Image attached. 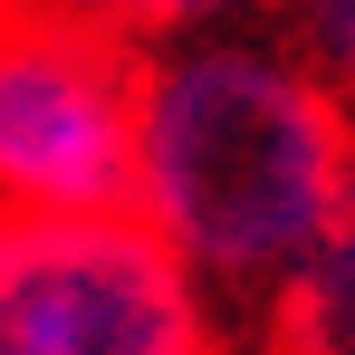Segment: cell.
Returning a JSON list of instances; mask_svg holds the SVG:
<instances>
[{
	"label": "cell",
	"instance_id": "obj_5",
	"mask_svg": "<svg viewBox=\"0 0 355 355\" xmlns=\"http://www.w3.org/2000/svg\"><path fill=\"white\" fill-rule=\"evenodd\" d=\"M269 10H279V39L346 96V116H355V0H269Z\"/></svg>",
	"mask_w": 355,
	"mask_h": 355
},
{
	"label": "cell",
	"instance_id": "obj_3",
	"mask_svg": "<svg viewBox=\"0 0 355 355\" xmlns=\"http://www.w3.org/2000/svg\"><path fill=\"white\" fill-rule=\"evenodd\" d=\"M125 29L0 0V211H106L135 182Z\"/></svg>",
	"mask_w": 355,
	"mask_h": 355
},
{
	"label": "cell",
	"instance_id": "obj_2",
	"mask_svg": "<svg viewBox=\"0 0 355 355\" xmlns=\"http://www.w3.org/2000/svg\"><path fill=\"white\" fill-rule=\"evenodd\" d=\"M0 355H221V307L125 202L0 211Z\"/></svg>",
	"mask_w": 355,
	"mask_h": 355
},
{
	"label": "cell",
	"instance_id": "obj_7",
	"mask_svg": "<svg viewBox=\"0 0 355 355\" xmlns=\"http://www.w3.org/2000/svg\"><path fill=\"white\" fill-rule=\"evenodd\" d=\"M39 10H67V19H96V29H125V39H144V29H135V10H144V0H39Z\"/></svg>",
	"mask_w": 355,
	"mask_h": 355
},
{
	"label": "cell",
	"instance_id": "obj_6",
	"mask_svg": "<svg viewBox=\"0 0 355 355\" xmlns=\"http://www.w3.org/2000/svg\"><path fill=\"white\" fill-rule=\"evenodd\" d=\"M269 0H144L135 29L144 39H173V29H231V19H259Z\"/></svg>",
	"mask_w": 355,
	"mask_h": 355
},
{
	"label": "cell",
	"instance_id": "obj_4",
	"mask_svg": "<svg viewBox=\"0 0 355 355\" xmlns=\"http://www.w3.org/2000/svg\"><path fill=\"white\" fill-rule=\"evenodd\" d=\"M269 327L288 355H355V192L307 240V259L269 288Z\"/></svg>",
	"mask_w": 355,
	"mask_h": 355
},
{
	"label": "cell",
	"instance_id": "obj_1",
	"mask_svg": "<svg viewBox=\"0 0 355 355\" xmlns=\"http://www.w3.org/2000/svg\"><path fill=\"white\" fill-rule=\"evenodd\" d=\"M355 192V116L279 29H173L135 49L125 211L211 297H269Z\"/></svg>",
	"mask_w": 355,
	"mask_h": 355
}]
</instances>
